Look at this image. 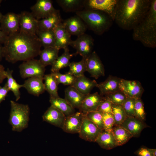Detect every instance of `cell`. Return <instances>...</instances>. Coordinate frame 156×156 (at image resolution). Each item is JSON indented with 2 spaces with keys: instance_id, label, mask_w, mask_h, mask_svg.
I'll return each mask as SVG.
<instances>
[{
  "instance_id": "48",
  "label": "cell",
  "mask_w": 156,
  "mask_h": 156,
  "mask_svg": "<svg viewBox=\"0 0 156 156\" xmlns=\"http://www.w3.org/2000/svg\"><path fill=\"white\" fill-rule=\"evenodd\" d=\"M149 150L151 153L152 156H156V149H155L149 148Z\"/></svg>"
},
{
  "instance_id": "10",
  "label": "cell",
  "mask_w": 156,
  "mask_h": 156,
  "mask_svg": "<svg viewBox=\"0 0 156 156\" xmlns=\"http://www.w3.org/2000/svg\"><path fill=\"white\" fill-rule=\"evenodd\" d=\"M19 31L31 35H36L38 30V20L31 12L24 11L18 14Z\"/></svg>"
},
{
  "instance_id": "46",
  "label": "cell",
  "mask_w": 156,
  "mask_h": 156,
  "mask_svg": "<svg viewBox=\"0 0 156 156\" xmlns=\"http://www.w3.org/2000/svg\"><path fill=\"white\" fill-rule=\"evenodd\" d=\"M6 78V70L3 66L0 64V84Z\"/></svg>"
},
{
  "instance_id": "16",
  "label": "cell",
  "mask_w": 156,
  "mask_h": 156,
  "mask_svg": "<svg viewBox=\"0 0 156 156\" xmlns=\"http://www.w3.org/2000/svg\"><path fill=\"white\" fill-rule=\"evenodd\" d=\"M84 116V113L79 111L66 116L62 129L66 133H79Z\"/></svg>"
},
{
  "instance_id": "23",
  "label": "cell",
  "mask_w": 156,
  "mask_h": 156,
  "mask_svg": "<svg viewBox=\"0 0 156 156\" xmlns=\"http://www.w3.org/2000/svg\"><path fill=\"white\" fill-rule=\"evenodd\" d=\"M86 96L80 93L72 86H69L65 90L64 99L74 109L79 108Z\"/></svg>"
},
{
  "instance_id": "6",
  "label": "cell",
  "mask_w": 156,
  "mask_h": 156,
  "mask_svg": "<svg viewBox=\"0 0 156 156\" xmlns=\"http://www.w3.org/2000/svg\"><path fill=\"white\" fill-rule=\"evenodd\" d=\"M19 73L23 79L33 77H43L45 68L39 60L33 59L24 61L19 66Z\"/></svg>"
},
{
  "instance_id": "13",
  "label": "cell",
  "mask_w": 156,
  "mask_h": 156,
  "mask_svg": "<svg viewBox=\"0 0 156 156\" xmlns=\"http://www.w3.org/2000/svg\"><path fill=\"white\" fill-rule=\"evenodd\" d=\"M0 23V29L8 36L19 31L18 14L8 12L3 15Z\"/></svg>"
},
{
  "instance_id": "12",
  "label": "cell",
  "mask_w": 156,
  "mask_h": 156,
  "mask_svg": "<svg viewBox=\"0 0 156 156\" xmlns=\"http://www.w3.org/2000/svg\"><path fill=\"white\" fill-rule=\"evenodd\" d=\"M120 90L128 97L134 99L141 98L144 89L140 81L121 79Z\"/></svg>"
},
{
  "instance_id": "37",
  "label": "cell",
  "mask_w": 156,
  "mask_h": 156,
  "mask_svg": "<svg viewBox=\"0 0 156 156\" xmlns=\"http://www.w3.org/2000/svg\"><path fill=\"white\" fill-rule=\"evenodd\" d=\"M51 73L59 84L62 83L65 85L72 86L76 77L68 72L65 74H61L59 71Z\"/></svg>"
},
{
  "instance_id": "20",
  "label": "cell",
  "mask_w": 156,
  "mask_h": 156,
  "mask_svg": "<svg viewBox=\"0 0 156 156\" xmlns=\"http://www.w3.org/2000/svg\"><path fill=\"white\" fill-rule=\"evenodd\" d=\"M43 77H29L25 81L23 84L27 92L30 94L38 96L43 93L45 89L43 82Z\"/></svg>"
},
{
  "instance_id": "17",
  "label": "cell",
  "mask_w": 156,
  "mask_h": 156,
  "mask_svg": "<svg viewBox=\"0 0 156 156\" xmlns=\"http://www.w3.org/2000/svg\"><path fill=\"white\" fill-rule=\"evenodd\" d=\"M105 99L104 96L96 92L89 94L86 96L80 106L79 111L84 114L97 110L98 107Z\"/></svg>"
},
{
  "instance_id": "42",
  "label": "cell",
  "mask_w": 156,
  "mask_h": 156,
  "mask_svg": "<svg viewBox=\"0 0 156 156\" xmlns=\"http://www.w3.org/2000/svg\"><path fill=\"white\" fill-rule=\"evenodd\" d=\"M135 99L127 97L122 105L128 117H135Z\"/></svg>"
},
{
  "instance_id": "39",
  "label": "cell",
  "mask_w": 156,
  "mask_h": 156,
  "mask_svg": "<svg viewBox=\"0 0 156 156\" xmlns=\"http://www.w3.org/2000/svg\"><path fill=\"white\" fill-rule=\"evenodd\" d=\"M85 116L101 130H104L103 113L98 111L84 114Z\"/></svg>"
},
{
  "instance_id": "49",
  "label": "cell",
  "mask_w": 156,
  "mask_h": 156,
  "mask_svg": "<svg viewBox=\"0 0 156 156\" xmlns=\"http://www.w3.org/2000/svg\"><path fill=\"white\" fill-rule=\"evenodd\" d=\"M3 57V47L0 44V61L1 60Z\"/></svg>"
},
{
  "instance_id": "14",
  "label": "cell",
  "mask_w": 156,
  "mask_h": 156,
  "mask_svg": "<svg viewBox=\"0 0 156 156\" xmlns=\"http://www.w3.org/2000/svg\"><path fill=\"white\" fill-rule=\"evenodd\" d=\"M102 131L85 115L78 133L79 137L86 141L95 142L97 136Z\"/></svg>"
},
{
  "instance_id": "26",
  "label": "cell",
  "mask_w": 156,
  "mask_h": 156,
  "mask_svg": "<svg viewBox=\"0 0 156 156\" xmlns=\"http://www.w3.org/2000/svg\"><path fill=\"white\" fill-rule=\"evenodd\" d=\"M59 50L55 47L44 48L39 53L41 63L44 66H52L58 57Z\"/></svg>"
},
{
  "instance_id": "38",
  "label": "cell",
  "mask_w": 156,
  "mask_h": 156,
  "mask_svg": "<svg viewBox=\"0 0 156 156\" xmlns=\"http://www.w3.org/2000/svg\"><path fill=\"white\" fill-rule=\"evenodd\" d=\"M105 98L109 101L112 104L122 105L127 97L121 90L105 95Z\"/></svg>"
},
{
  "instance_id": "29",
  "label": "cell",
  "mask_w": 156,
  "mask_h": 156,
  "mask_svg": "<svg viewBox=\"0 0 156 156\" xmlns=\"http://www.w3.org/2000/svg\"><path fill=\"white\" fill-rule=\"evenodd\" d=\"M49 102L51 105L58 109L66 116H69L75 112V109L64 99L60 97L56 98L50 97Z\"/></svg>"
},
{
  "instance_id": "36",
  "label": "cell",
  "mask_w": 156,
  "mask_h": 156,
  "mask_svg": "<svg viewBox=\"0 0 156 156\" xmlns=\"http://www.w3.org/2000/svg\"><path fill=\"white\" fill-rule=\"evenodd\" d=\"M112 114L115 125H120L127 116L121 105L112 104Z\"/></svg>"
},
{
  "instance_id": "7",
  "label": "cell",
  "mask_w": 156,
  "mask_h": 156,
  "mask_svg": "<svg viewBox=\"0 0 156 156\" xmlns=\"http://www.w3.org/2000/svg\"><path fill=\"white\" fill-rule=\"evenodd\" d=\"M94 45V40L90 36L85 33L77 36L72 41L70 46L76 50V55L79 54L86 58L92 53Z\"/></svg>"
},
{
  "instance_id": "4",
  "label": "cell",
  "mask_w": 156,
  "mask_h": 156,
  "mask_svg": "<svg viewBox=\"0 0 156 156\" xmlns=\"http://www.w3.org/2000/svg\"><path fill=\"white\" fill-rule=\"evenodd\" d=\"M75 13L83 21L87 28L98 35L108 31L114 21L108 14L98 10L84 9Z\"/></svg>"
},
{
  "instance_id": "47",
  "label": "cell",
  "mask_w": 156,
  "mask_h": 156,
  "mask_svg": "<svg viewBox=\"0 0 156 156\" xmlns=\"http://www.w3.org/2000/svg\"><path fill=\"white\" fill-rule=\"evenodd\" d=\"M8 36L0 29V44H4Z\"/></svg>"
},
{
  "instance_id": "15",
  "label": "cell",
  "mask_w": 156,
  "mask_h": 156,
  "mask_svg": "<svg viewBox=\"0 0 156 156\" xmlns=\"http://www.w3.org/2000/svg\"><path fill=\"white\" fill-rule=\"evenodd\" d=\"M62 25L71 35L78 36L85 33L87 27L81 19L77 15L63 21Z\"/></svg>"
},
{
  "instance_id": "50",
  "label": "cell",
  "mask_w": 156,
  "mask_h": 156,
  "mask_svg": "<svg viewBox=\"0 0 156 156\" xmlns=\"http://www.w3.org/2000/svg\"><path fill=\"white\" fill-rule=\"evenodd\" d=\"M3 15L2 14V13L0 12V21Z\"/></svg>"
},
{
  "instance_id": "40",
  "label": "cell",
  "mask_w": 156,
  "mask_h": 156,
  "mask_svg": "<svg viewBox=\"0 0 156 156\" xmlns=\"http://www.w3.org/2000/svg\"><path fill=\"white\" fill-rule=\"evenodd\" d=\"M134 113L135 117L143 121L145 117L144 104L141 98L135 99Z\"/></svg>"
},
{
  "instance_id": "21",
  "label": "cell",
  "mask_w": 156,
  "mask_h": 156,
  "mask_svg": "<svg viewBox=\"0 0 156 156\" xmlns=\"http://www.w3.org/2000/svg\"><path fill=\"white\" fill-rule=\"evenodd\" d=\"M121 79L110 75L104 81L98 84L96 87L100 90L99 94L103 96L120 90Z\"/></svg>"
},
{
  "instance_id": "5",
  "label": "cell",
  "mask_w": 156,
  "mask_h": 156,
  "mask_svg": "<svg viewBox=\"0 0 156 156\" xmlns=\"http://www.w3.org/2000/svg\"><path fill=\"white\" fill-rule=\"evenodd\" d=\"M11 109L9 122L13 131L21 132L28 126L30 109L28 105L10 101Z\"/></svg>"
},
{
  "instance_id": "2",
  "label": "cell",
  "mask_w": 156,
  "mask_h": 156,
  "mask_svg": "<svg viewBox=\"0 0 156 156\" xmlns=\"http://www.w3.org/2000/svg\"><path fill=\"white\" fill-rule=\"evenodd\" d=\"M151 0H118L114 21L123 29H133L148 11Z\"/></svg>"
},
{
  "instance_id": "8",
  "label": "cell",
  "mask_w": 156,
  "mask_h": 156,
  "mask_svg": "<svg viewBox=\"0 0 156 156\" xmlns=\"http://www.w3.org/2000/svg\"><path fill=\"white\" fill-rule=\"evenodd\" d=\"M118 1V0H84V8L104 12L113 20Z\"/></svg>"
},
{
  "instance_id": "3",
  "label": "cell",
  "mask_w": 156,
  "mask_h": 156,
  "mask_svg": "<svg viewBox=\"0 0 156 156\" xmlns=\"http://www.w3.org/2000/svg\"><path fill=\"white\" fill-rule=\"evenodd\" d=\"M133 31L134 40L139 41L147 47H156V0H151L146 14Z\"/></svg>"
},
{
  "instance_id": "43",
  "label": "cell",
  "mask_w": 156,
  "mask_h": 156,
  "mask_svg": "<svg viewBox=\"0 0 156 156\" xmlns=\"http://www.w3.org/2000/svg\"><path fill=\"white\" fill-rule=\"evenodd\" d=\"M112 103L105 98L98 108L97 110L103 113L112 114Z\"/></svg>"
},
{
  "instance_id": "51",
  "label": "cell",
  "mask_w": 156,
  "mask_h": 156,
  "mask_svg": "<svg viewBox=\"0 0 156 156\" xmlns=\"http://www.w3.org/2000/svg\"><path fill=\"white\" fill-rule=\"evenodd\" d=\"M2 1L1 0H0V5L1 4V2Z\"/></svg>"
},
{
  "instance_id": "25",
  "label": "cell",
  "mask_w": 156,
  "mask_h": 156,
  "mask_svg": "<svg viewBox=\"0 0 156 156\" xmlns=\"http://www.w3.org/2000/svg\"><path fill=\"white\" fill-rule=\"evenodd\" d=\"M62 21L59 11L48 17L38 20V30H53Z\"/></svg>"
},
{
  "instance_id": "32",
  "label": "cell",
  "mask_w": 156,
  "mask_h": 156,
  "mask_svg": "<svg viewBox=\"0 0 156 156\" xmlns=\"http://www.w3.org/2000/svg\"><path fill=\"white\" fill-rule=\"evenodd\" d=\"M36 35L41 43L42 47H43L44 48L55 47V39L53 30H38Z\"/></svg>"
},
{
  "instance_id": "1",
  "label": "cell",
  "mask_w": 156,
  "mask_h": 156,
  "mask_svg": "<svg viewBox=\"0 0 156 156\" xmlns=\"http://www.w3.org/2000/svg\"><path fill=\"white\" fill-rule=\"evenodd\" d=\"M3 44V57L13 64L34 59L39 55L42 47L36 35L20 31L8 36Z\"/></svg>"
},
{
  "instance_id": "9",
  "label": "cell",
  "mask_w": 156,
  "mask_h": 156,
  "mask_svg": "<svg viewBox=\"0 0 156 156\" xmlns=\"http://www.w3.org/2000/svg\"><path fill=\"white\" fill-rule=\"evenodd\" d=\"M30 9L31 13L38 20L48 17L60 11L53 7L51 0H37Z\"/></svg>"
},
{
  "instance_id": "30",
  "label": "cell",
  "mask_w": 156,
  "mask_h": 156,
  "mask_svg": "<svg viewBox=\"0 0 156 156\" xmlns=\"http://www.w3.org/2000/svg\"><path fill=\"white\" fill-rule=\"evenodd\" d=\"M111 132L118 146L123 145L133 137L129 132L120 125H115Z\"/></svg>"
},
{
  "instance_id": "31",
  "label": "cell",
  "mask_w": 156,
  "mask_h": 156,
  "mask_svg": "<svg viewBox=\"0 0 156 156\" xmlns=\"http://www.w3.org/2000/svg\"><path fill=\"white\" fill-rule=\"evenodd\" d=\"M56 2L65 12H75L82 10L84 0H57Z\"/></svg>"
},
{
  "instance_id": "19",
  "label": "cell",
  "mask_w": 156,
  "mask_h": 156,
  "mask_svg": "<svg viewBox=\"0 0 156 156\" xmlns=\"http://www.w3.org/2000/svg\"><path fill=\"white\" fill-rule=\"evenodd\" d=\"M66 116L61 111L51 105L42 116L44 121L62 128Z\"/></svg>"
},
{
  "instance_id": "11",
  "label": "cell",
  "mask_w": 156,
  "mask_h": 156,
  "mask_svg": "<svg viewBox=\"0 0 156 156\" xmlns=\"http://www.w3.org/2000/svg\"><path fill=\"white\" fill-rule=\"evenodd\" d=\"M86 71L91 76L97 79L101 76H105L104 66L95 51L92 53L85 59Z\"/></svg>"
},
{
  "instance_id": "27",
  "label": "cell",
  "mask_w": 156,
  "mask_h": 156,
  "mask_svg": "<svg viewBox=\"0 0 156 156\" xmlns=\"http://www.w3.org/2000/svg\"><path fill=\"white\" fill-rule=\"evenodd\" d=\"M63 53L58 56L51 66V73L59 71L61 69L69 66L70 62V59L74 56L76 55V53H70L68 48L64 49Z\"/></svg>"
},
{
  "instance_id": "28",
  "label": "cell",
  "mask_w": 156,
  "mask_h": 156,
  "mask_svg": "<svg viewBox=\"0 0 156 156\" xmlns=\"http://www.w3.org/2000/svg\"><path fill=\"white\" fill-rule=\"evenodd\" d=\"M95 142L102 148L109 150L118 146L112 132L103 130L97 136Z\"/></svg>"
},
{
  "instance_id": "24",
  "label": "cell",
  "mask_w": 156,
  "mask_h": 156,
  "mask_svg": "<svg viewBox=\"0 0 156 156\" xmlns=\"http://www.w3.org/2000/svg\"><path fill=\"white\" fill-rule=\"evenodd\" d=\"M94 80H92L84 75L76 77L72 86L75 88L79 92L84 95L90 93L91 90L98 85Z\"/></svg>"
},
{
  "instance_id": "22",
  "label": "cell",
  "mask_w": 156,
  "mask_h": 156,
  "mask_svg": "<svg viewBox=\"0 0 156 156\" xmlns=\"http://www.w3.org/2000/svg\"><path fill=\"white\" fill-rule=\"evenodd\" d=\"M127 130L133 137L139 136L146 127L143 121L135 117H127L120 125Z\"/></svg>"
},
{
  "instance_id": "33",
  "label": "cell",
  "mask_w": 156,
  "mask_h": 156,
  "mask_svg": "<svg viewBox=\"0 0 156 156\" xmlns=\"http://www.w3.org/2000/svg\"><path fill=\"white\" fill-rule=\"evenodd\" d=\"M45 90L50 95V97H59L58 93V83L52 73L45 75L43 77Z\"/></svg>"
},
{
  "instance_id": "18",
  "label": "cell",
  "mask_w": 156,
  "mask_h": 156,
  "mask_svg": "<svg viewBox=\"0 0 156 156\" xmlns=\"http://www.w3.org/2000/svg\"><path fill=\"white\" fill-rule=\"evenodd\" d=\"M55 43V47L60 50L68 48L72 40L71 35L63 26L62 23L56 27L53 30Z\"/></svg>"
},
{
  "instance_id": "34",
  "label": "cell",
  "mask_w": 156,
  "mask_h": 156,
  "mask_svg": "<svg viewBox=\"0 0 156 156\" xmlns=\"http://www.w3.org/2000/svg\"><path fill=\"white\" fill-rule=\"evenodd\" d=\"M13 70L8 68L6 70V83L9 91H11L16 98V101H17L20 98V88L23 87V84L18 83L12 76Z\"/></svg>"
},
{
  "instance_id": "45",
  "label": "cell",
  "mask_w": 156,
  "mask_h": 156,
  "mask_svg": "<svg viewBox=\"0 0 156 156\" xmlns=\"http://www.w3.org/2000/svg\"><path fill=\"white\" fill-rule=\"evenodd\" d=\"M9 91L6 83L3 87L0 86V104L5 99L7 94Z\"/></svg>"
},
{
  "instance_id": "41",
  "label": "cell",
  "mask_w": 156,
  "mask_h": 156,
  "mask_svg": "<svg viewBox=\"0 0 156 156\" xmlns=\"http://www.w3.org/2000/svg\"><path fill=\"white\" fill-rule=\"evenodd\" d=\"M103 118L104 130L111 132L113 127L115 126L114 120L112 114L111 113H103Z\"/></svg>"
},
{
  "instance_id": "35",
  "label": "cell",
  "mask_w": 156,
  "mask_h": 156,
  "mask_svg": "<svg viewBox=\"0 0 156 156\" xmlns=\"http://www.w3.org/2000/svg\"><path fill=\"white\" fill-rule=\"evenodd\" d=\"M85 59L86 58H82L79 62H70L68 73L76 77L84 75V72L86 71Z\"/></svg>"
},
{
  "instance_id": "44",
  "label": "cell",
  "mask_w": 156,
  "mask_h": 156,
  "mask_svg": "<svg viewBox=\"0 0 156 156\" xmlns=\"http://www.w3.org/2000/svg\"><path fill=\"white\" fill-rule=\"evenodd\" d=\"M134 153L138 156H152L149 148L144 147L140 148Z\"/></svg>"
}]
</instances>
